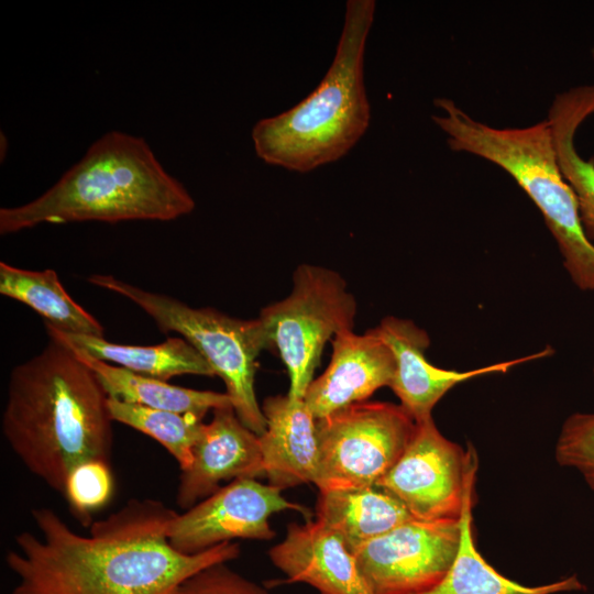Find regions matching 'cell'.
Here are the masks:
<instances>
[{"mask_svg":"<svg viewBox=\"0 0 594 594\" xmlns=\"http://www.w3.org/2000/svg\"><path fill=\"white\" fill-rule=\"evenodd\" d=\"M326 371L308 386L304 402L316 419L366 402L378 388L389 386L395 358L375 328L358 334L344 331L331 341Z\"/></svg>","mask_w":594,"mask_h":594,"instance_id":"5bb4252c","label":"cell"},{"mask_svg":"<svg viewBox=\"0 0 594 594\" xmlns=\"http://www.w3.org/2000/svg\"><path fill=\"white\" fill-rule=\"evenodd\" d=\"M176 514L157 499H130L80 535L53 509L34 508L38 534H18L6 556L18 580L12 594H172L204 568L240 556L232 541L197 554L176 551L167 539Z\"/></svg>","mask_w":594,"mask_h":594,"instance_id":"6da1fadb","label":"cell"},{"mask_svg":"<svg viewBox=\"0 0 594 594\" xmlns=\"http://www.w3.org/2000/svg\"><path fill=\"white\" fill-rule=\"evenodd\" d=\"M473 504L474 496H471L461 516V542L452 566L436 586L418 594H558L585 588L575 574L543 585L526 586L495 570L475 546Z\"/></svg>","mask_w":594,"mask_h":594,"instance_id":"44dd1931","label":"cell"},{"mask_svg":"<svg viewBox=\"0 0 594 594\" xmlns=\"http://www.w3.org/2000/svg\"><path fill=\"white\" fill-rule=\"evenodd\" d=\"M283 491L256 479H238L221 486L182 514L167 527L170 546L184 554H197L233 539L271 540L270 518L293 510L310 519V510L285 498Z\"/></svg>","mask_w":594,"mask_h":594,"instance_id":"8fae6325","label":"cell"},{"mask_svg":"<svg viewBox=\"0 0 594 594\" xmlns=\"http://www.w3.org/2000/svg\"><path fill=\"white\" fill-rule=\"evenodd\" d=\"M0 294L36 311L44 323L72 334L103 338L101 323L65 290L55 271H30L0 263Z\"/></svg>","mask_w":594,"mask_h":594,"instance_id":"7402d4cb","label":"cell"},{"mask_svg":"<svg viewBox=\"0 0 594 594\" xmlns=\"http://www.w3.org/2000/svg\"><path fill=\"white\" fill-rule=\"evenodd\" d=\"M194 208L190 194L164 169L143 138L110 131L40 197L1 208L0 233L43 223L168 221Z\"/></svg>","mask_w":594,"mask_h":594,"instance_id":"3957f363","label":"cell"},{"mask_svg":"<svg viewBox=\"0 0 594 594\" xmlns=\"http://www.w3.org/2000/svg\"><path fill=\"white\" fill-rule=\"evenodd\" d=\"M45 328L51 339L143 376L168 381L186 374L216 375L208 362L184 338H168L155 345H127L109 342L105 338L66 333L47 323Z\"/></svg>","mask_w":594,"mask_h":594,"instance_id":"ac0fdd59","label":"cell"},{"mask_svg":"<svg viewBox=\"0 0 594 594\" xmlns=\"http://www.w3.org/2000/svg\"><path fill=\"white\" fill-rule=\"evenodd\" d=\"M268 557L286 582L308 584L319 594H374L354 553L317 519L289 524Z\"/></svg>","mask_w":594,"mask_h":594,"instance_id":"9a60e30c","label":"cell"},{"mask_svg":"<svg viewBox=\"0 0 594 594\" xmlns=\"http://www.w3.org/2000/svg\"><path fill=\"white\" fill-rule=\"evenodd\" d=\"M108 400L99 378L73 348L50 338L38 354L11 371L2 435L29 472L64 496L77 466L111 464Z\"/></svg>","mask_w":594,"mask_h":594,"instance_id":"7a4b0ae2","label":"cell"},{"mask_svg":"<svg viewBox=\"0 0 594 594\" xmlns=\"http://www.w3.org/2000/svg\"><path fill=\"white\" fill-rule=\"evenodd\" d=\"M72 348L95 372L109 397L150 408L190 414L200 418H204L209 410L232 406L226 393L172 385L167 381L133 373L98 360L80 349Z\"/></svg>","mask_w":594,"mask_h":594,"instance_id":"ffe728a7","label":"cell"},{"mask_svg":"<svg viewBox=\"0 0 594 594\" xmlns=\"http://www.w3.org/2000/svg\"><path fill=\"white\" fill-rule=\"evenodd\" d=\"M108 406L113 421L127 425L156 440L176 460L180 470L191 464L193 449L205 425L202 418L150 408L112 397H109Z\"/></svg>","mask_w":594,"mask_h":594,"instance_id":"603a6c76","label":"cell"},{"mask_svg":"<svg viewBox=\"0 0 594 594\" xmlns=\"http://www.w3.org/2000/svg\"><path fill=\"white\" fill-rule=\"evenodd\" d=\"M356 310L343 277L314 264H300L290 294L261 310L258 319L288 373L289 398H304L326 344L353 330Z\"/></svg>","mask_w":594,"mask_h":594,"instance_id":"52a82bcc","label":"cell"},{"mask_svg":"<svg viewBox=\"0 0 594 594\" xmlns=\"http://www.w3.org/2000/svg\"><path fill=\"white\" fill-rule=\"evenodd\" d=\"M415 420L400 406L362 402L317 419L319 492L376 485L408 446Z\"/></svg>","mask_w":594,"mask_h":594,"instance_id":"ba28073f","label":"cell"},{"mask_svg":"<svg viewBox=\"0 0 594 594\" xmlns=\"http://www.w3.org/2000/svg\"><path fill=\"white\" fill-rule=\"evenodd\" d=\"M88 280L119 294L143 309L163 332H177L208 362L226 385L239 419L261 436L266 420L255 394L256 358L272 348L262 321L242 320L213 308H193L170 296L144 290L112 275Z\"/></svg>","mask_w":594,"mask_h":594,"instance_id":"8992f818","label":"cell"},{"mask_svg":"<svg viewBox=\"0 0 594 594\" xmlns=\"http://www.w3.org/2000/svg\"><path fill=\"white\" fill-rule=\"evenodd\" d=\"M375 330L395 358V372L388 387L415 422L432 417L438 402L460 383L492 373H506L520 363L552 354V349L547 348L527 356L474 370H444L428 362L425 353L430 338L414 321L387 316Z\"/></svg>","mask_w":594,"mask_h":594,"instance_id":"7c38bea8","label":"cell"},{"mask_svg":"<svg viewBox=\"0 0 594 594\" xmlns=\"http://www.w3.org/2000/svg\"><path fill=\"white\" fill-rule=\"evenodd\" d=\"M374 0H349L333 61L326 75L293 108L261 119L252 129L264 163L308 173L346 155L370 127L364 55L375 15Z\"/></svg>","mask_w":594,"mask_h":594,"instance_id":"277c9868","label":"cell"},{"mask_svg":"<svg viewBox=\"0 0 594 594\" xmlns=\"http://www.w3.org/2000/svg\"><path fill=\"white\" fill-rule=\"evenodd\" d=\"M432 121L448 145L504 169L541 212L578 288L594 292V245L582 227L576 196L559 165L546 119L525 128H494L477 121L453 100L438 98Z\"/></svg>","mask_w":594,"mask_h":594,"instance_id":"5b68a950","label":"cell"},{"mask_svg":"<svg viewBox=\"0 0 594 594\" xmlns=\"http://www.w3.org/2000/svg\"><path fill=\"white\" fill-rule=\"evenodd\" d=\"M112 492L111 464L91 461L70 473L64 497L73 515L82 525L90 526L92 515L109 502Z\"/></svg>","mask_w":594,"mask_h":594,"instance_id":"cb8c5ba5","label":"cell"},{"mask_svg":"<svg viewBox=\"0 0 594 594\" xmlns=\"http://www.w3.org/2000/svg\"><path fill=\"white\" fill-rule=\"evenodd\" d=\"M594 371V370H593Z\"/></svg>","mask_w":594,"mask_h":594,"instance_id":"83f0119b","label":"cell"},{"mask_svg":"<svg viewBox=\"0 0 594 594\" xmlns=\"http://www.w3.org/2000/svg\"><path fill=\"white\" fill-rule=\"evenodd\" d=\"M265 431L258 436L264 476L284 491L315 484L319 470L317 419L304 399L286 395L266 397L262 404Z\"/></svg>","mask_w":594,"mask_h":594,"instance_id":"2e32d148","label":"cell"},{"mask_svg":"<svg viewBox=\"0 0 594 594\" xmlns=\"http://www.w3.org/2000/svg\"><path fill=\"white\" fill-rule=\"evenodd\" d=\"M315 515L351 551L414 518L380 485L319 492Z\"/></svg>","mask_w":594,"mask_h":594,"instance_id":"e0dca14e","label":"cell"},{"mask_svg":"<svg viewBox=\"0 0 594 594\" xmlns=\"http://www.w3.org/2000/svg\"><path fill=\"white\" fill-rule=\"evenodd\" d=\"M594 113V85L579 86L556 96L548 121L562 174L573 189L587 239L594 240V161L576 151L574 136L583 121Z\"/></svg>","mask_w":594,"mask_h":594,"instance_id":"d6986e66","label":"cell"},{"mask_svg":"<svg viewBox=\"0 0 594 594\" xmlns=\"http://www.w3.org/2000/svg\"><path fill=\"white\" fill-rule=\"evenodd\" d=\"M592 56H593V58H594V48L592 50Z\"/></svg>","mask_w":594,"mask_h":594,"instance_id":"4316f807","label":"cell"},{"mask_svg":"<svg viewBox=\"0 0 594 594\" xmlns=\"http://www.w3.org/2000/svg\"><path fill=\"white\" fill-rule=\"evenodd\" d=\"M477 458L446 438L432 417L416 422L393 468L376 484L395 495L414 518L459 519L474 496Z\"/></svg>","mask_w":594,"mask_h":594,"instance_id":"9c48e42d","label":"cell"},{"mask_svg":"<svg viewBox=\"0 0 594 594\" xmlns=\"http://www.w3.org/2000/svg\"><path fill=\"white\" fill-rule=\"evenodd\" d=\"M462 519L413 518L352 551L374 594H418L452 566Z\"/></svg>","mask_w":594,"mask_h":594,"instance_id":"30bf717a","label":"cell"},{"mask_svg":"<svg viewBox=\"0 0 594 594\" xmlns=\"http://www.w3.org/2000/svg\"><path fill=\"white\" fill-rule=\"evenodd\" d=\"M227 563L204 568L184 580L172 594H271L266 587L239 574Z\"/></svg>","mask_w":594,"mask_h":594,"instance_id":"484cf974","label":"cell"},{"mask_svg":"<svg viewBox=\"0 0 594 594\" xmlns=\"http://www.w3.org/2000/svg\"><path fill=\"white\" fill-rule=\"evenodd\" d=\"M554 455L561 466L576 470L594 491V413H574L564 420Z\"/></svg>","mask_w":594,"mask_h":594,"instance_id":"d4e9b609","label":"cell"},{"mask_svg":"<svg viewBox=\"0 0 594 594\" xmlns=\"http://www.w3.org/2000/svg\"><path fill=\"white\" fill-rule=\"evenodd\" d=\"M264 476L260 437L232 406L212 410L193 449L191 464L180 470L176 504L184 512L217 492L224 481Z\"/></svg>","mask_w":594,"mask_h":594,"instance_id":"4fadbf2b","label":"cell"}]
</instances>
